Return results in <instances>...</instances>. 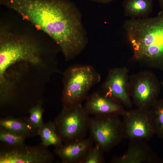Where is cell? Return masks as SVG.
Masks as SVG:
<instances>
[{
    "label": "cell",
    "mask_w": 163,
    "mask_h": 163,
    "mask_svg": "<svg viewBox=\"0 0 163 163\" xmlns=\"http://www.w3.org/2000/svg\"><path fill=\"white\" fill-rule=\"evenodd\" d=\"M39 135L46 146L50 145L58 147L62 145V140L57 133L54 123L50 122L39 129Z\"/></svg>",
    "instance_id": "cell-15"
},
{
    "label": "cell",
    "mask_w": 163,
    "mask_h": 163,
    "mask_svg": "<svg viewBox=\"0 0 163 163\" xmlns=\"http://www.w3.org/2000/svg\"><path fill=\"white\" fill-rule=\"evenodd\" d=\"M121 116L125 138L147 141L155 135L149 109L125 110Z\"/></svg>",
    "instance_id": "cell-8"
},
{
    "label": "cell",
    "mask_w": 163,
    "mask_h": 163,
    "mask_svg": "<svg viewBox=\"0 0 163 163\" xmlns=\"http://www.w3.org/2000/svg\"><path fill=\"white\" fill-rule=\"evenodd\" d=\"M40 49L30 37L1 27L0 32V81L5 82L7 69L13 64L24 61L37 64L41 61Z\"/></svg>",
    "instance_id": "cell-3"
},
{
    "label": "cell",
    "mask_w": 163,
    "mask_h": 163,
    "mask_svg": "<svg viewBox=\"0 0 163 163\" xmlns=\"http://www.w3.org/2000/svg\"><path fill=\"white\" fill-rule=\"evenodd\" d=\"M0 125L4 130L18 134L22 135L30 130L28 125L12 119L2 120L0 121Z\"/></svg>",
    "instance_id": "cell-17"
},
{
    "label": "cell",
    "mask_w": 163,
    "mask_h": 163,
    "mask_svg": "<svg viewBox=\"0 0 163 163\" xmlns=\"http://www.w3.org/2000/svg\"><path fill=\"white\" fill-rule=\"evenodd\" d=\"M126 152L121 155L113 157L111 163H163L154 152L147 141L129 140Z\"/></svg>",
    "instance_id": "cell-10"
},
{
    "label": "cell",
    "mask_w": 163,
    "mask_h": 163,
    "mask_svg": "<svg viewBox=\"0 0 163 163\" xmlns=\"http://www.w3.org/2000/svg\"><path fill=\"white\" fill-rule=\"evenodd\" d=\"M123 27L134 59L163 70V10L154 17L126 20Z\"/></svg>",
    "instance_id": "cell-2"
},
{
    "label": "cell",
    "mask_w": 163,
    "mask_h": 163,
    "mask_svg": "<svg viewBox=\"0 0 163 163\" xmlns=\"http://www.w3.org/2000/svg\"><path fill=\"white\" fill-rule=\"evenodd\" d=\"M30 115L28 119L30 123L33 126L40 129L43 125L42 120L43 111L40 106H36L29 111Z\"/></svg>",
    "instance_id": "cell-20"
},
{
    "label": "cell",
    "mask_w": 163,
    "mask_h": 163,
    "mask_svg": "<svg viewBox=\"0 0 163 163\" xmlns=\"http://www.w3.org/2000/svg\"><path fill=\"white\" fill-rule=\"evenodd\" d=\"M84 107L90 115L114 114L121 116L125 107L106 96L102 91L95 92L88 97Z\"/></svg>",
    "instance_id": "cell-11"
},
{
    "label": "cell",
    "mask_w": 163,
    "mask_h": 163,
    "mask_svg": "<svg viewBox=\"0 0 163 163\" xmlns=\"http://www.w3.org/2000/svg\"><path fill=\"white\" fill-rule=\"evenodd\" d=\"M103 153L99 146L95 145L90 150L82 163H104L105 160Z\"/></svg>",
    "instance_id": "cell-18"
},
{
    "label": "cell",
    "mask_w": 163,
    "mask_h": 163,
    "mask_svg": "<svg viewBox=\"0 0 163 163\" xmlns=\"http://www.w3.org/2000/svg\"><path fill=\"white\" fill-rule=\"evenodd\" d=\"M89 116L81 103L64 107L54 123L62 141L70 143L86 138L89 130Z\"/></svg>",
    "instance_id": "cell-5"
},
{
    "label": "cell",
    "mask_w": 163,
    "mask_h": 163,
    "mask_svg": "<svg viewBox=\"0 0 163 163\" xmlns=\"http://www.w3.org/2000/svg\"><path fill=\"white\" fill-rule=\"evenodd\" d=\"M119 116L105 115L90 118V136L104 153L110 151L125 138L122 120Z\"/></svg>",
    "instance_id": "cell-6"
},
{
    "label": "cell",
    "mask_w": 163,
    "mask_h": 163,
    "mask_svg": "<svg viewBox=\"0 0 163 163\" xmlns=\"http://www.w3.org/2000/svg\"><path fill=\"white\" fill-rule=\"evenodd\" d=\"M161 82V86L163 90V78Z\"/></svg>",
    "instance_id": "cell-23"
},
{
    "label": "cell",
    "mask_w": 163,
    "mask_h": 163,
    "mask_svg": "<svg viewBox=\"0 0 163 163\" xmlns=\"http://www.w3.org/2000/svg\"><path fill=\"white\" fill-rule=\"evenodd\" d=\"M53 156L44 150L36 148L15 149L2 152L0 163H41L50 161Z\"/></svg>",
    "instance_id": "cell-12"
},
{
    "label": "cell",
    "mask_w": 163,
    "mask_h": 163,
    "mask_svg": "<svg viewBox=\"0 0 163 163\" xmlns=\"http://www.w3.org/2000/svg\"><path fill=\"white\" fill-rule=\"evenodd\" d=\"M1 141L12 145L21 144L24 140V137L21 134H18L4 130L0 133Z\"/></svg>",
    "instance_id": "cell-19"
},
{
    "label": "cell",
    "mask_w": 163,
    "mask_h": 163,
    "mask_svg": "<svg viewBox=\"0 0 163 163\" xmlns=\"http://www.w3.org/2000/svg\"><path fill=\"white\" fill-rule=\"evenodd\" d=\"M101 80L99 74L90 65H77L70 67L65 75L64 107L81 103L90 89Z\"/></svg>",
    "instance_id": "cell-4"
},
{
    "label": "cell",
    "mask_w": 163,
    "mask_h": 163,
    "mask_svg": "<svg viewBox=\"0 0 163 163\" xmlns=\"http://www.w3.org/2000/svg\"><path fill=\"white\" fill-rule=\"evenodd\" d=\"M149 110L155 135L163 140V99H158Z\"/></svg>",
    "instance_id": "cell-16"
},
{
    "label": "cell",
    "mask_w": 163,
    "mask_h": 163,
    "mask_svg": "<svg viewBox=\"0 0 163 163\" xmlns=\"http://www.w3.org/2000/svg\"><path fill=\"white\" fill-rule=\"evenodd\" d=\"M48 35L66 59L74 58L86 47L88 39L81 13L69 0H0Z\"/></svg>",
    "instance_id": "cell-1"
},
{
    "label": "cell",
    "mask_w": 163,
    "mask_h": 163,
    "mask_svg": "<svg viewBox=\"0 0 163 163\" xmlns=\"http://www.w3.org/2000/svg\"><path fill=\"white\" fill-rule=\"evenodd\" d=\"M161 8L163 10V0H158Z\"/></svg>",
    "instance_id": "cell-22"
},
{
    "label": "cell",
    "mask_w": 163,
    "mask_h": 163,
    "mask_svg": "<svg viewBox=\"0 0 163 163\" xmlns=\"http://www.w3.org/2000/svg\"><path fill=\"white\" fill-rule=\"evenodd\" d=\"M129 70L126 67L111 69L103 85L102 91L128 109L133 105L129 92Z\"/></svg>",
    "instance_id": "cell-9"
},
{
    "label": "cell",
    "mask_w": 163,
    "mask_h": 163,
    "mask_svg": "<svg viewBox=\"0 0 163 163\" xmlns=\"http://www.w3.org/2000/svg\"><path fill=\"white\" fill-rule=\"evenodd\" d=\"M161 87L156 76L149 70L142 71L129 77V94L137 108L149 109L158 99Z\"/></svg>",
    "instance_id": "cell-7"
},
{
    "label": "cell",
    "mask_w": 163,
    "mask_h": 163,
    "mask_svg": "<svg viewBox=\"0 0 163 163\" xmlns=\"http://www.w3.org/2000/svg\"><path fill=\"white\" fill-rule=\"evenodd\" d=\"M93 141L90 136L78 141L65 143L57 147L56 154L64 163H82L93 147Z\"/></svg>",
    "instance_id": "cell-13"
},
{
    "label": "cell",
    "mask_w": 163,
    "mask_h": 163,
    "mask_svg": "<svg viewBox=\"0 0 163 163\" xmlns=\"http://www.w3.org/2000/svg\"><path fill=\"white\" fill-rule=\"evenodd\" d=\"M96 2L103 3H108L117 0H90Z\"/></svg>",
    "instance_id": "cell-21"
},
{
    "label": "cell",
    "mask_w": 163,
    "mask_h": 163,
    "mask_svg": "<svg viewBox=\"0 0 163 163\" xmlns=\"http://www.w3.org/2000/svg\"><path fill=\"white\" fill-rule=\"evenodd\" d=\"M153 0H124L123 3L125 16L130 19L148 17L153 9Z\"/></svg>",
    "instance_id": "cell-14"
}]
</instances>
